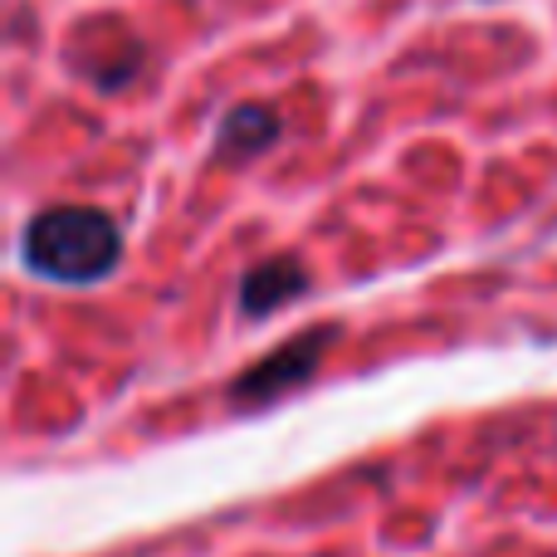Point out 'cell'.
I'll return each mask as SVG.
<instances>
[{
    "instance_id": "1",
    "label": "cell",
    "mask_w": 557,
    "mask_h": 557,
    "mask_svg": "<svg viewBox=\"0 0 557 557\" xmlns=\"http://www.w3.org/2000/svg\"><path fill=\"white\" fill-rule=\"evenodd\" d=\"M20 260L49 284L94 288L123 260V231L98 206H49L20 231Z\"/></svg>"
},
{
    "instance_id": "2",
    "label": "cell",
    "mask_w": 557,
    "mask_h": 557,
    "mask_svg": "<svg viewBox=\"0 0 557 557\" xmlns=\"http://www.w3.org/2000/svg\"><path fill=\"white\" fill-rule=\"evenodd\" d=\"M337 337H343L337 323H318V327H304L298 337H288V343H278L274 352L255 357V362L231 382V392H225L231 411H245V416L264 411V406L284 401L288 392L308 386L318 376V367H323V357L337 347Z\"/></svg>"
},
{
    "instance_id": "3",
    "label": "cell",
    "mask_w": 557,
    "mask_h": 557,
    "mask_svg": "<svg viewBox=\"0 0 557 557\" xmlns=\"http://www.w3.org/2000/svg\"><path fill=\"white\" fill-rule=\"evenodd\" d=\"M147 64V45L123 15H84L64 35V69L98 94H123Z\"/></svg>"
},
{
    "instance_id": "4",
    "label": "cell",
    "mask_w": 557,
    "mask_h": 557,
    "mask_svg": "<svg viewBox=\"0 0 557 557\" xmlns=\"http://www.w3.org/2000/svg\"><path fill=\"white\" fill-rule=\"evenodd\" d=\"M313 288L308 278V264L298 255H274V260L250 264L240 278V313L245 318H270L278 308L298 304V298Z\"/></svg>"
},
{
    "instance_id": "5",
    "label": "cell",
    "mask_w": 557,
    "mask_h": 557,
    "mask_svg": "<svg viewBox=\"0 0 557 557\" xmlns=\"http://www.w3.org/2000/svg\"><path fill=\"white\" fill-rule=\"evenodd\" d=\"M284 137V117L270 103H235L215 127V162H255Z\"/></svg>"
}]
</instances>
